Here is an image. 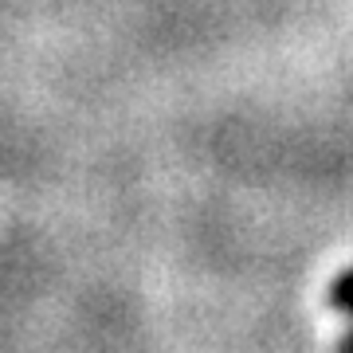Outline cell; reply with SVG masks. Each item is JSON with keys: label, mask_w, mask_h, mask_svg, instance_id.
<instances>
[{"label": "cell", "mask_w": 353, "mask_h": 353, "mask_svg": "<svg viewBox=\"0 0 353 353\" xmlns=\"http://www.w3.org/2000/svg\"><path fill=\"white\" fill-rule=\"evenodd\" d=\"M341 345H345V350H353V334H345V341H341Z\"/></svg>", "instance_id": "7a4b0ae2"}, {"label": "cell", "mask_w": 353, "mask_h": 353, "mask_svg": "<svg viewBox=\"0 0 353 353\" xmlns=\"http://www.w3.org/2000/svg\"><path fill=\"white\" fill-rule=\"evenodd\" d=\"M330 303L338 306L341 314L353 318V267L350 271H341V275L330 283Z\"/></svg>", "instance_id": "6da1fadb"}]
</instances>
